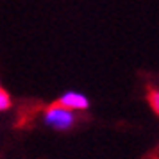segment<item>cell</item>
Wrapping results in <instances>:
<instances>
[{
  "instance_id": "obj_1",
  "label": "cell",
  "mask_w": 159,
  "mask_h": 159,
  "mask_svg": "<svg viewBox=\"0 0 159 159\" xmlns=\"http://www.w3.org/2000/svg\"><path fill=\"white\" fill-rule=\"evenodd\" d=\"M73 122H75L73 111L66 109L61 104H54V106H50V107L45 111V123L50 125L52 129L66 130L73 125Z\"/></svg>"
},
{
  "instance_id": "obj_2",
  "label": "cell",
  "mask_w": 159,
  "mask_h": 159,
  "mask_svg": "<svg viewBox=\"0 0 159 159\" xmlns=\"http://www.w3.org/2000/svg\"><path fill=\"white\" fill-rule=\"evenodd\" d=\"M59 104L65 106L66 109H70V111H84V109L89 107V100L86 98V95L79 93V91H66V93H63L61 98H59Z\"/></svg>"
},
{
  "instance_id": "obj_3",
  "label": "cell",
  "mask_w": 159,
  "mask_h": 159,
  "mask_svg": "<svg viewBox=\"0 0 159 159\" xmlns=\"http://www.w3.org/2000/svg\"><path fill=\"white\" fill-rule=\"evenodd\" d=\"M11 107V97L7 95V91L0 89V113L2 111H7Z\"/></svg>"
},
{
  "instance_id": "obj_4",
  "label": "cell",
  "mask_w": 159,
  "mask_h": 159,
  "mask_svg": "<svg viewBox=\"0 0 159 159\" xmlns=\"http://www.w3.org/2000/svg\"><path fill=\"white\" fill-rule=\"evenodd\" d=\"M148 102H150L154 113H157V115H159V89L150 91V95H148Z\"/></svg>"
}]
</instances>
